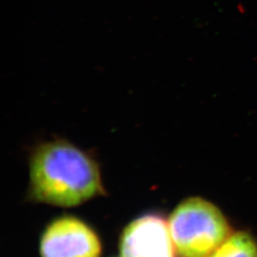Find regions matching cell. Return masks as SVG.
<instances>
[{"instance_id":"cell-1","label":"cell","mask_w":257,"mask_h":257,"mask_svg":"<svg viewBox=\"0 0 257 257\" xmlns=\"http://www.w3.org/2000/svg\"><path fill=\"white\" fill-rule=\"evenodd\" d=\"M29 177L28 197L34 202L71 208L106 194L98 161L64 138L33 148Z\"/></svg>"},{"instance_id":"cell-2","label":"cell","mask_w":257,"mask_h":257,"mask_svg":"<svg viewBox=\"0 0 257 257\" xmlns=\"http://www.w3.org/2000/svg\"><path fill=\"white\" fill-rule=\"evenodd\" d=\"M169 228L179 257H209L230 235L220 210L200 197L180 203L170 217Z\"/></svg>"},{"instance_id":"cell-3","label":"cell","mask_w":257,"mask_h":257,"mask_svg":"<svg viewBox=\"0 0 257 257\" xmlns=\"http://www.w3.org/2000/svg\"><path fill=\"white\" fill-rule=\"evenodd\" d=\"M101 242L92 228L74 216H61L44 231L42 257H100Z\"/></svg>"},{"instance_id":"cell-4","label":"cell","mask_w":257,"mask_h":257,"mask_svg":"<svg viewBox=\"0 0 257 257\" xmlns=\"http://www.w3.org/2000/svg\"><path fill=\"white\" fill-rule=\"evenodd\" d=\"M175 249L169 226L155 214L133 221L120 240L121 257H174Z\"/></svg>"},{"instance_id":"cell-5","label":"cell","mask_w":257,"mask_h":257,"mask_svg":"<svg viewBox=\"0 0 257 257\" xmlns=\"http://www.w3.org/2000/svg\"><path fill=\"white\" fill-rule=\"evenodd\" d=\"M209 257H257V243L247 232H235Z\"/></svg>"}]
</instances>
